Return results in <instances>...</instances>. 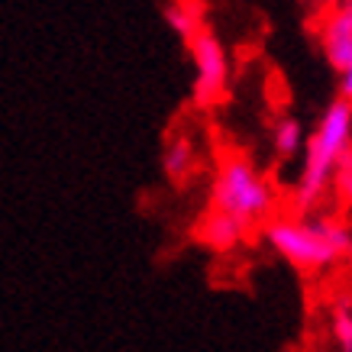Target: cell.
Listing matches in <instances>:
<instances>
[{"label":"cell","mask_w":352,"mask_h":352,"mask_svg":"<svg viewBox=\"0 0 352 352\" xmlns=\"http://www.w3.org/2000/svg\"><path fill=\"white\" fill-rule=\"evenodd\" d=\"M352 152V104L349 100H333L327 113L320 117L314 136L307 139V155L298 178V204L314 207L320 201L330 182L336 178L342 159Z\"/></svg>","instance_id":"1"},{"label":"cell","mask_w":352,"mask_h":352,"mask_svg":"<svg viewBox=\"0 0 352 352\" xmlns=\"http://www.w3.org/2000/svg\"><path fill=\"white\" fill-rule=\"evenodd\" d=\"M265 239L272 249H278L281 256L294 262L300 268H327L336 258H342L352 249V233L349 226L336 223V220H272L265 226Z\"/></svg>","instance_id":"2"},{"label":"cell","mask_w":352,"mask_h":352,"mask_svg":"<svg viewBox=\"0 0 352 352\" xmlns=\"http://www.w3.org/2000/svg\"><path fill=\"white\" fill-rule=\"evenodd\" d=\"M210 201H214L217 214H226L236 223L252 226L272 214L275 191L249 159H226L214 178Z\"/></svg>","instance_id":"3"},{"label":"cell","mask_w":352,"mask_h":352,"mask_svg":"<svg viewBox=\"0 0 352 352\" xmlns=\"http://www.w3.org/2000/svg\"><path fill=\"white\" fill-rule=\"evenodd\" d=\"M191 62H194V100L207 107L226 94L230 85V55L220 36L201 30L191 39Z\"/></svg>","instance_id":"4"},{"label":"cell","mask_w":352,"mask_h":352,"mask_svg":"<svg viewBox=\"0 0 352 352\" xmlns=\"http://www.w3.org/2000/svg\"><path fill=\"white\" fill-rule=\"evenodd\" d=\"M320 49L327 55L330 68L342 72L346 68V58L352 52V3H340L333 7L320 23Z\"/></svg>","instance_id":"5"},{"label":"cell","mask_w":352,"mask_h":352,"mask_svg":"<svg viewBox=\"0 0 352 352\" xmlns=\"http://www.w3.org/2000/svg\"><path fill=\"white\" fill-rule=\"evenodd\" d=\"M243 233H245L243 223H236L233 217L217 214V210H210V214L204 217V223H201V239L210 245V249H217V252L233 249V245L243 239Z\"/></svg>","instance_id":"6"},{"label":"cell","mask_w":352,"mask_h":352,"mask_svg":"<svg viewBox=\"0 0 352 352\" xmlns=\"http://www.w3.org/2000/svg\"><path fill=\"white\" fill-rule=\"evenodd\" d=\"M165 20H168V26L178 36H184L188 43H191L194 36L204 30V7H197V3H171L168 10H165Z\"/></svg>","instance_id":"7"},{"label":"cell","mask_w":352,"mask_h":352,"mask_svg":"<svg viewBox=\"0 0 352 352\" xmlns=\"http://www.w3.org/2000/svg\"><path fill=\"white\" fill-rule=\"evenodd\" d=\"M272 146H275L278 155H294V152L304 146V129H300V123L294 117H281L275 123V129H272Z\"/></svg>","instance_id":"8"},{"label":"cell","mask_w":352,"mask_h":352,"mask_svg":"<svg viewBox=\"0 0 352 352\" xmlns=\"http://www.w3.org/2000/svg\"><path fill=\"white\" fill-rule=\"evenodd\" d=\"M165 171H168L171 178H184L194 165V149L188 139H171L168 146H165Z\"/></svg>","instance_id":"9"},{"label":"cell","mask_w":352,"mask_h":352,"mask_svg":"<svg viewBox=\"0 0 352 352\" xmlns=\"http://www.w3.org/2000/svg\"><path fill=\"white\" fill-rule=\"evenodd\" d=\"M333 336L340 352H352V310L349 307H336L333 314Z\"/></svg>","instance_id":"10"},{"label":"cell","mask_w":352,"mask_h":352,"mask_svg":"<svg viewBox=\"0 0 352 352\" xmlns=\"http://www.w3.org/2000/svg\"><path fill=\"white\" fill-rule=\"evenodd\" d=\"M340 91H342V100L352 104V52H349V58H346V68L340 72Z\"/></svg>","instance_id":"11"},{"label":"cell","mask_w":352,"mask_h":352,"mask_svg":"<svg viewBox=\"0 0 352 352\" xmlns=\"http://www.w3.org/2000/svg\"><path fill=\"white\" fill-rule=\"evenodd\" d=\"M349 168H352V152H349Z\"/></svg>","instance_id":"12"}]
</instances>
